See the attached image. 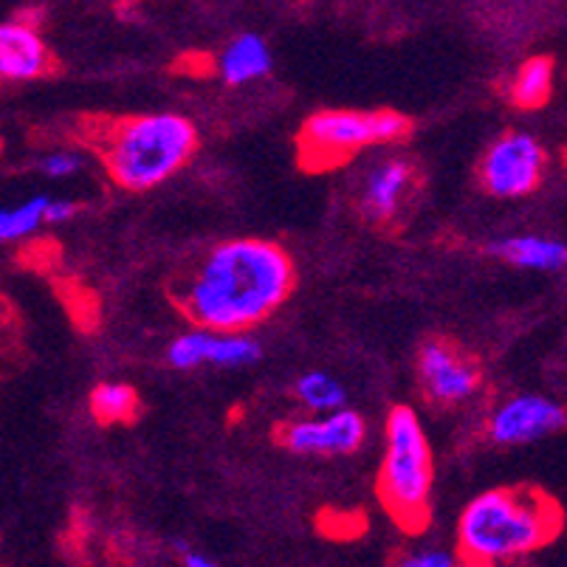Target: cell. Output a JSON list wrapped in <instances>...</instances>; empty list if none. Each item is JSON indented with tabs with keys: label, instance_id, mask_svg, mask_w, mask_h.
I'll return each mask as SVG.
<instances>
[{
	"label": "cell",
	"instance_id": "6da1fadb",
	"mask_svg": "<svg viewBox=\"0 0 567 567\" xmlns=\"http://www.w3.org/2000/svg\"><path fill=\"white\" fill-rule=\"evenodd\" d=\"M293 288V262L271 240L240 237L215 246L175 288V300L195 328L246 333L268 319Z\"/></svg>",
	"mask_w": 567,
	"mask_h": 567
},
{
	"label": "cell",
	"instance_id": "7a4b0ae2",
	"mask_svg": "<svg viewBox=\"0 0 567 567\" xmlns=\"http://www.w3.org/2000/svg\"><path fill=\"white\" fill-rule=\"evenodd\" d=\"M559 528V505L539 488H492L463 508L457 559L463 567H497L548 545Z\"/></svg>",
	"mask_w": 567,
	"mask_h": 567
},
{
	"label": "cell",
	"instance_id": "3957f363",
	"mask_svg": "<svg viewBox=\"0 0 567 567\" xmlns=\"http://www.w3.org/2000/svg\"><path fill=\"white\" fill-rule=\"evenodd\" d=\"M107 175L118 187L142 193L175 175L198 147V131L178 113H144L105 122L91 133Z\"/></svg>",
	"mask_w": 567,
	"mask_h": 567
},
{
	"label": "cell",
	"instance_id": "277c9868",
	"mask_svg": "<svg viewBox=\"0 0 567 567\" xmlns=\"http://www.w3.org/2000/svg\"><path fill=\"white\" fill-rule=\"evenodd\" d=\"M384 461L379 472V499L386 514L404 530H424L430 525L432 499V446L421 417L410 406H395L386 417Z\"/></svg>",
	"mask_w": 567,
	"mask_h": 567
},
{
	"label": "cell",
	"instance_id": "5b68a950",
	"mask_svg": "<svg viewBox=\"0 0 567 567\" xmlns=\"http://www.w3.org/2000/svg\"><path fill=\"white\" fill-rule=\"evenodd\" d=\"M412 122L399 111H353V107H328L302 122L297 147L300 164L311 173L342 167L355 153L393 144L410 136Z\"/></svg>",
	"mask_w": 567,
	"mask_h": 567
},
{
	"label": "cell",
	"instance_id": "8992f818",
	"mask_svg": "<svg viewBox=\"0 0 567 567\" xmlns=\"http://www.w3.org/2000/svg\"><path fill=\"white\" fill-rule=\"evenodd\" d=\"M545 151L528 133H505L483 156L481 182L494 198H523L543 182Z\"/></svg>",
	"mask_w": 567,
	"mask_h": 567
},
{
	"label": "cell",
	"instance_id": "52a82bcc",
	"mask_svg": "<svg viewBox=\"0 0 567 567\" xmlns=\"http://www.w3.org/2000/svg\"><path fill=\"white\" fill-rule=\"evenodd\" d=\"M368 437L364 417L353 410L328 412V415L291 421L280 430V443L293 455H350Z\"/></svg>",
	"mask_w": 567,
	"mask_h": 567
},
{
	"label": "cell",
	"instance_id": "ba28073f",
	"mask_svg": "<svg viewBox=\"0 0 567 567\" xmlns=\"http://www.w3.org/2000/svg\"><path fill=\"white\" fill-rule=\"evenodd\" d=\"M417 375L421 386L437 404H461L481 386V370L455 344L430 339L417 350Z\"/></svg>",
	"mask_w": 567,
	"mask_h": 567
},
{
	"label": "cell",
	"instance_id": "9c48e42d",
	"mask_svg": "<svg viewBox=\"0 0 567 567\" xmlns=\"http://www.w3.org/2000/svg\"><path fill=\"white\" fill-rule=\"evenodd\" d=\"M565 424L567 412L556 401L545 395H514L488 417V435L494 443L517 446V443L539 441L550 432H559Z\"/></svg>",
	"mask_w": 567,
	"mask_h": 567
},
{
	"label": "cell",
	"instance_id": "30bf717a",
	"mask_svg": "<svg viewBox=\"0 0 567 567\" xmlns=\"http://www.w3.org/2000/svg\"><path fill=\"white\" fill-rule=\"evenodd\" d=\"M167 359L178 370H193L200 364L244 368V364H255L260 359V344L246 333H215L193 328L169 342Z\"/></svg>",
	"mask_w": 567,
	"mask_h": 567
},
{
	"label": "cell",
	"instance_id": "8fae6325",
	"mask_svg": "<svg viewBox=\"0 0 567 567\" xmlns=\"http://www.w3.org/2000/svg\"><path fill=\"white\" fill-rule=\"evenodd\" d=\"M415 169L404 158H384L364 173L359 187V209L373 224H386L399 215L401 204L410 195Z\"/></svg>",
	"mask_w": 567,
	"mask_h": 567
},
{
	"label": "cell",
	"instance_id": "7c38bea8",
	"mask_svg": "<svg viewBox=\"0 0 567 567\" xmlns=\"http://www.w3.org/2000/svg\"><path fill=\"white\" fill-rule=\"evenodd\" d=\"M54 71V56L45 49L38 25L29 18L3 23L0 29V74L3 80H40Z\"/></svg>",
	"mask_w": 567,
	"mask_h": 567
},
{
	"label": "cell",
	"instance_id": "4fadbf2b",
	"mask_svg": "<svg viewBox=\"0 0 567 567\" xmlns=\"http://www.w3.org/2000/svg\"><path fill=\"white\" fill-rule=\"evenodd\" d=\"M488 251L499 260L530 271H561L567 268V244L543 235H512L488 244Z\"/></svg>",
	"mask_w": 567,
	"mask_h": 567
},
{
	"label": "cell",
	"instance_id": "5bb4252c",
	"mask_svg": "<svg viewBox=\"0 0 567 567\" xmlns=\"http://www.w3.org/2000/svg\"><path fill=\"white\" fill-rule=\"evenodd\" d=\"M271 69V51L260 34H240L224 49L218 71L229 85H246Z\"/></svg>",
	"mask_w": 567,
	"mask_h": 567
},
{
	"label": "cell",
	"instance_id": "9a60e30c",
	"mask_svg": "<svg viewBox=\"0 0 567 567\" xmlns=\"http://www.w3.org/2000/svg\"><path fill=\"white\" fill-rule=\"evenodd\" d=\"M550 91H554V63L548 56H530L528 63H523V69L514 74L508 96L517 107L534 111L550 100Z\"/></svg>",
	"mask_w": 567,
	"mask_h": 567
},
{
	"label": "cell",
	"instance_id": "2e32d148",
	"mask_svg": "<svg viewBox=\"0 0 567 567\" xmlns=\"http://www.w3.org/2000/svg\"><path fill=\"white\" fill-rule=\"evenodd\" d=\"M293 393H297V399H300L308 410L317 412V415H328V412L344 410V401H348L344 386L339 384L331 373H322V370L302 373L300 379H297Z\"/></svg>",
	"mask_w": 567,
	"mask_h": 567
},
{
	"label": "cell",
	"instance_id": "e0dca14e",
	"mask_svg": "<svg viewBox=\"0 0 567 567\" xmlns=\"http://www.w3.org/2000/svg\"><path fill=\"white\" fill-rule=\"evenodd\" d=\"M91 412L102 424H131L138 415V395L133 386L107 381L91 393Z\"/></svg>",
	"mask_w": 567,
	"mask_h": 567
},
{
	"label": "cell",
	"instance_id": "ac0fdd59",
	"mask_svg": "<svg viewBox=\"0 0 567 567\" xmlns=\"http://www.w3.org/2000/svg\"><path fill=\"white\" fill-rule=\"evenodd\" d=\"M45 209H49V195H32L23 204L3 209L0 213V240H20L38 231L45 224Z\"/></svg>",
	"mask_w": 567,
	"mask_h": 567
},
{
	"label": "cell",
	"instance_id": "d6986e66",
	"mask_svg": "<svg viewBox=\"0 0 567 567\" xmlns=\"http://www.w3.org/2000/svg\"><path fill=\"white\" fill-rule=\"evenodd\" d=\"M457 556L446 554V550H415V554H406L404 559L399 561L395 567H457Z\"/></svg>",
	"mask_w": 567,
	"mask_h": 567
},
{
	"label": "cell",
	"instance_id": "ffe728a7",
	"mask_svg": "<svg viewBox=\"0 0 567 567\" xmlns=\"http://www.w3.org/2000/svg\"><path fill=\"white\" fill-rule=\"evenodd\" d=\"M82 167V158L76 156V153H51V156H45L43 162H40V169H43L49 178H69V175H74L76 169Z\"/></svg>",
	"mask_w": 567,
	"mask_h": 567
},
{
	"label": "cell",
	"instance_id": "44dd1931",
	"mask_svg": "<svg viewBox=\"0 0 567 567\" xmlns=\"http://www.w3.org/2000/svg\"><path fill=\"white\" fill-rule=\"evenodd\" d=\"M76 200L71 198H49V209H45V224H65L76 215Z\"/></svg>",
	"mask_w": 567,
	"mask_h": 567
},
{
	"label": "cell",
	"instance_id": "7402d4cb",
	"mask_svg": "<svg viewBox=\"0 0 567 567\" xmlns=\"http://www.w3.org/2000/svg\"><path fill=\"white\" fill-rule=\"evenodd\" d=\"M178 548H182V554H184V567H220V565H215L209 556L198 554V550H189L187 545H178Z\"/></svg>",
	"mask_w": 567,
	"mask_h": 567
}]
</instances>
